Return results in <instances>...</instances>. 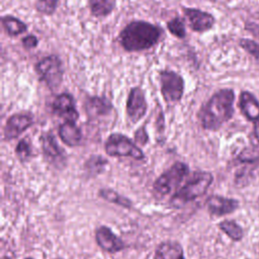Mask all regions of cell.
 <instances>
[{
    "label": "cell",
    "mask_w": 259,
    "mask_h": 259,
    "mask_svg": "<svg viewBox=\"0 0 259 259\" xmlns=\"http://www.w3.org/2000/svg\"><path fill=\"white\" fill-rule=\"evenodd\" d=\"M235 92L232 88H222L215 91L206 102H204L198 112L197 119L204 131H219L225 123L234 116Z\"/></svg>",
    "instance_id": "obj_1"
},
{
    "label": "cell",
    "mask_w": 259,
    "mask_h": 259,
    "mask_svg": "<svg viewBox=\"0 0 259 259\" xmlns=\"http://www.w3.org/2000/svg\"><path fill=\"white\" fill-rule=\"evenodd\" d=\"M163 29L146 20H133L128 22L118 34L121 48L128 53L148 51L161 39Z\"/></svg>",
    "instance_id": "obj_2"
},
{
    "label": "cell",
    "mask_w": 259,
    "mask_h": 259,
    "mask_svg": "<svg viewBox=\"0 0 259 259\" xmlns=\"http://www.w3.org/2000/svg\"><path fill=\"white\" fill-rule=\"evenodd\" d=\"M213 181V176L207 171H195L170 198V205L175 208L182 207L186 203L203 195Z\"/></svg>",
    "instance_id": "obj_3"
},
{
    "label": "cell",
    "mask_w": 259,
    "mask_h": 259,
    "mask_svg": "<svg viewBox=\"0 0 259 259\" xmlns=\"http://www.w3.org/2000/svg\"><path fill=\"white\" fill-rule=\"evenodd\" d=\"M34 70L38 81L45 83L50 90L55 91L62 85L65 70L63 62L58 55L51 54L42 57L34 65Z\"/></svg>",
    "instance_id": "obj_4"
},
{
    "label": "cell",
    "mask_w": 259,
    "mask_h": 259,
    "mask_svg": "<svg viewBox=\"0 0 259 259\" xmlns=\"http://www.w3.org/2000/svg\"><path fill=\"white\" fill-rule=\"evenodd\" d=\"M189 174V167L186 163L177 161L169 169L164 171L154 182L153 190L159 197L169 194L172 190H178L181 182Z\"/></svg>",
    "instance_id": "obj_5"
},
{
    "label": "cell",
    "mask_w": 259,
    "mask_h": 259,
    "mask_svg": "<svg viewBox=\"0 0 259 259\" xmlns=\"http://www.w3.org/2000/svg\"><path fill=\"white\" fill-rule=\"evenodd\" d=\"M104 151L110 157H131L144 160L145 154L136 142L120 133L110 134L104 143Z\"/></svg>",
    "instance_id": "obj_6"
},
{
    "label": "cell",
    "mask_w": 259,
    "mask_h": 259,
    "mask_svg": "<svg viewBox=\"0 0 259 259\" xmlns=\"http://www.w3.org/2000/svg\"><path fill=\"white\" fill-rule=\"evenodd\" d=\"M158 75L160 91L164 101L168 104L180 102L185 88V81L183 77L173 70H160Z\"/></svg>",
    "instance_id": "obj_7"
},
{
    "label": "cell",
    "mask_w": 259,
    "mask_h": 259,
    "mask_svg": "<svg viewBox=\"0 0 259 259\" xmlns=\"http://www.w3.org/2000/svg\"><path fill=\"white\" fill-rule=\"evenodd\" d=\"M34 122L33 114L29 111H19L11 114L3 127V140L10 142L20 137Z\"/></svg>",
    "instance_id": "obj_8"
},
{
    "label": "cell",
    "mask_w": 259,
    "mask_h": 259,
    "mask_svg": "<svg viewBox=\"0 0 259 259\" xmlns=\"http://www.w3.org/2000/svg\"><path fill=\"white\" fill-rule=\"evenodd\" d=\"M148 103L144 90L135 86L128 91L126 102H125V112L128 120L132 123L139 122L147 113Z\"/></svg>",
    "instance_id": "obj_9"
},
{
    "label": "cell",
    "mask_w": 259,
    "mask_h": 259,
    "mask_svg": "<svg viewBox=\"0 0 259 259\" xmlns=\"http://www.w3.org/2000/svg\"><path fill=\"white\" fill-rule=\"evenodd\" d=\"M182 12L187 19L189 28L194 32H205L210 30L214 23V16L204 10L192 7H182Z\"/></svg>",
    "instance_id": "obj_10"
},
{
    "label": "cell",
    "mask_w": 259,
    "mask_h": 259,
    "mask_svg": "<svg viewBox=\"0 0 259 259\" xmlns=\"http://www.w3.org/2000/svg\"><path fill=\"white\" fill-rule=\"evenodd\" d=\"M52 111L65 120L76 122L79 118L75 98L69 92H62L55 97L52 103Z\"/></svg>",
    "instance_id": "obj_11"
},
{
    "label": "cell",
    "mask_w": 259,
    "mask_h": 259,
    "mask_svg": "<svg viewBox=\"0 0 259 259\" xmlns=\"http://www.w3.org/2000/svg\"><path fill=\"white\" fill-rule=\"evenodd\" d=\"M39 141L44 157L49 163L55 165L56 167L65 164L66 153L58 145L52 131L44 132L39 137Z\"/></svg>",
    "instance_id": "obj_12"
},
{
    "label": "cell",
    "mask_w": 259,
    "mask_h": 259,
    "mask_svg": "<svg viewBox=\"0 0 259 259\" xmlns=\"http://www.w3.org/2000/svg\"><path fill=\"white\" fill-rule=\"evenodd\" d=\"M95 241L103 251L108 253H117L125 248L124 242L106 226L96 228Z\"/></svg>",
    "instance_id": "obj_13"
},
{
    "label": "cell",
    "mask_w": 259,
    "mask_h": 259,
    "mask_svg": "<svg viewBox=\"0 0 259 259\" xmlns=\"http://www.w3.org/2000/svg\"><path fill=\"white\" fill-rule=\"evenodd\" d=\"M84 110L90 119L103 117L113 110V104L106 96L88 95L84 100Z\"/></svg>",
    "instance_id": "obj_14"
},
{
    "label": "cell",
    "mask_w": 259,
    "mask_h": 259,
    "mask_svg": "<svg viewBox=\"0 0 259 259\" xmlns=\"http://www.w3.org/2000/svg\"><path fill=\"white\" fill-rule=\"evenodd\" d=\"M239 108L244 117L253 123L259 121V100L248 90L241 91L239 95Z\"/></svg>",
    "instance_id": "obj_15"
},
{
    "label": "cell",
    "mask_w": 259,
    "mask_h": 259,
    "mask_svg": "<svg viewBox=\"0 0 259 259\" xmlns=\"http://www.w3.org/2000/svg\"><path fill=\"white\" fill-rule=\"evenodd\" d=\"M208 212L212 215H225L233 212L239 206V202L233 198H227L220 195H211L205 201Z\"/></svg>",
    "instance_id": "obj_16"
},
{
    "label": "cell",
    "mask_w": 259,
    "mask_h": 259,
    "mask_svg": "<svg viewBox=\"0 0 259 259\" xmlns=\"http://www.w3.org/2000/svg\"><path fill=\"white\" fill-rule=\"evenodd\" d=\"M58 136L60 140L68 147H78L82 143L83 135L81 128L75 121L65 120L58 127Z\"/></svg>",
    "instance_id": "obj_17"
},
{
    "label": "cell",
    "mask_w": 259,
    "mask_h": 259,
    "mask_svg": "<svg viewBox=\"0 0 259 259\" xmlns=\"http://www.w3.org/2000/svg\"><path fill=\"white\" fill-rule=\"evenodd\" d=\"M154 259H185L183 248L177 241H164L158 245Z\"/></svg>",
    "instance_id": "obj_18"
},
{
    "label": "cell",
    "mask_w": 259,
    "mask_h": 259,
    "mask_svg": "<svg viewBox=\"0 0 259 259\" xmlns=\"http://www.w3.org/2000/svg\"><path fill=\"white\" fill-rule=\"evenodd\" d=\"M1 25L5 33L10 37L18 36L27 30V24L20 18L11 14H5L1 16Z\"/></svg>",
    "instance_id": "obj_19"
},
{
    "label": "cell",
    "mask_w": 259,
    "mask_h": 259,
    "mask_svg": "<svg viewBox=\"0 0 259 259\" xmlns=\"http://www.w3.org/2000/svg\"><path fill=\"white\" fill-rule=\"evenodd\" d=\"M116 6V0H88V7L92 16L103 18L109 16Z\"/></svg>",
    "instance_id": "obj_20"
},
{
    "label": "cell",
    "mask_w": 259,
    "mask_h": 259,
    "mask_svg": "<svg viewBox=\"0 0 259 259\" xmlns=\"http://www.w3.org/2000/svg\"><path fill=\"white\" fill-rule=\"evenodd\" d=\"M98 195L106 201L115 203L124 208H131L133 206V202L127 197L117 193L115 190L109 188H102L98 191Z\"/></svg>",
    "instance_id": "obj_21"
},
{
    "label": "cell",
    "mask_w": 259,
    "mask_h": 259,
    "mask_svg": "<svg viewBox=\"0 0 259 259\" xmlns=\"http://www.w3.org/2000/svg\"><path fill=\"white\" fill-rule=\"evenodd\" d=\"M108 161L103 158L100 155H92L89 157V159H87V161L85 162V169L87 172H89L90 174H99L101 173L105 166L107 165Z\"/></svg>",
    "instance_id": "obj_22"
},
{
    "label": "cell",
    "mask_w": 259,
    "mask_h": 259,
    "mask_svg": "<svg viewBox=\"0 0 259 259\" xmlns=\"http://www.w3.org/2000/svg\"><path fill=\"white\" fill-rule=\"evenodd\" d=\"M237 159L242 163H255L259 161V143L251 144L244 148L238 155Z\"/></svg>",
    "instance_id": "obj_23"
},
{
    "label": "cell",
    "mask_w": 259,
    "mask_h": 259,
    "mask_svg": "<svg viewBox=\"0 0 259 259\" xmlns=\"http://www.w3.org/2000/svg\"><path fill=\"white\" fill-rule=\"evenodd\" d=\"M166 27L168 31L177 38L183 39L186 36V29L185 23L181 17L175 16L166 23Z\"/></svg>",
    "instance_id": "obj_24"
},
{
    "label": "cell",
    "mask_w": 259,
    "mask_h": 259,
    "mask_svg": "<svg viewBox=\"0 0 259 259\" xmlns=\"http://www.w3.org/2000/svg\"><path fill=\"white\" fill-rule=\"evenodd\" d=\"M219 227L234 241H239L243 238L242 228L233 221H223L219 224Z\"/></svg>",
    "instance_id": "obj_25"
},
{
    "label": "cell",
    "mask_w": 259,
    "mask_h": 259,
    "mask_svg": "<svg viewBox=\"0 0 259 259\" xmlns=\"http://www.w3.org/2000/svg\"><path fill=\"white\" fill-rule=\"evenodd\" d=\"M60 0H35V10L46 16L54 15L59 6Z\"/></svg>",
    "instance_id": "obj_26"
},
{
    "label": "cell",
    "mask_w": 259,
    "mask_h": 259,
    "mask_svg": "<svg viewBox=\"0 0 259 259\" xmlns=\"http://www.w3.org/2000/svg\"><path fill=\"white\" fill-rule=\"evenodd\" d=\"M15 155L22 163L28 161L32 155L31 146L26 139H21L15 147Z\"/></svg>",
    "instance_id": "obj_27"
},
{
    "label": "cell",
    "mask_w": 259,
    "mask_h": 259,
    "mask_svg": "<svg viewBox=\"0 0 259 259\" xmlns=\"http://www.w3.org/2000/svg\"><path fill=\"white\" fill-rule=\"evenodd\" d=\"M239 47L242 48L245 52H247L249 55H251L256 62L259 64V42H257L254 39L242 37L238 41Z\"/></svg>",
    "instance_id": "obj_28"
},
{
    "label": "cell",
    "mask_w": 259,
    "mask_h": 259,
    "mask_svg": "<svg viewBox=\"0 0 259 259\" xmlns=\"http://www.w3.org/2000/svg\"><path fill=\"white\" fill-rule=\"evenodd\" d=\"M134 141L141 146H145L148 144L149 135L146 130V124H143L142 126H140L139 128L136 130V132L134 134Z\"/></svg>",
    "instance_id": "obj_29"
},
{
    "label": "cell",
    "mask_w": 259,
    "mask_h": 259,
    "mask_svg": "<svg viewBox=\"0 0 259 259\" xmlns=\"http://www.w3.org/2000/svg\"><path fill=\"white\" fill-rule=\"evenodd\" d=\"M21 45L25 50H32L38 46V38L35 34L29 33L21 38Z\"/></svg>",
    "instance_id": "obj_30"
},
{
    "label": "cell",
    "mask_w": 259,
    "mask_h": 259,
    "mask_svg": "<svg viewBox=\"0 0 259 259\" xmlns=\"http://www.w3.org/2000/svg\"><path fill=\"white\" fill-rule=\"evenodd\" d=\"M245 29L259 39V24L247 20L245 22Z\"/></svg>",
    "instance_id": "obj_31"
},
{
    "label": "cell",
    "mask_w": 259,
    "mask_h": 259,
    "mask_svg": "<svg viewBox=\"0 0 259 259\" xmlns=\"http://www.w3.org/2000/svg\"><path fill=\"white\" fill-rule=\"evenodd\" d=\"M253 137L256 141V143H259V121L253 123Z\"/></svg>",
    "instance_id": "obj_32"
},
{
    "label": "cell",
    "mask_w": 259,
    "mask_h": 259,
    "mask_svg": "<svg viewBox=\"0 0 259 259\" xmlns=\"http://www.w3.org/2000/svg\"><path fill=\"white\" fill-rule=\"evenodd\" d=\"M1 259H13V258H11V257H9V256H2Z\"/></svg>",
    "instance_id": "obj_33"
},
{
    "label": "cell",
    "mask_w": 259,
    "mask_h": 259,
    "mask_svg": "<svg viewBox=\"0 0 259 259\" xmlns=\"http://www.w3.org/2000/svg\"><path fill=\"white\" fill-rule=\"evenodd\" d=\"M25 259H34V258H32V257H26Z\"/></svg>",
    "instance_id": "obj_34"
}]
</instances>
